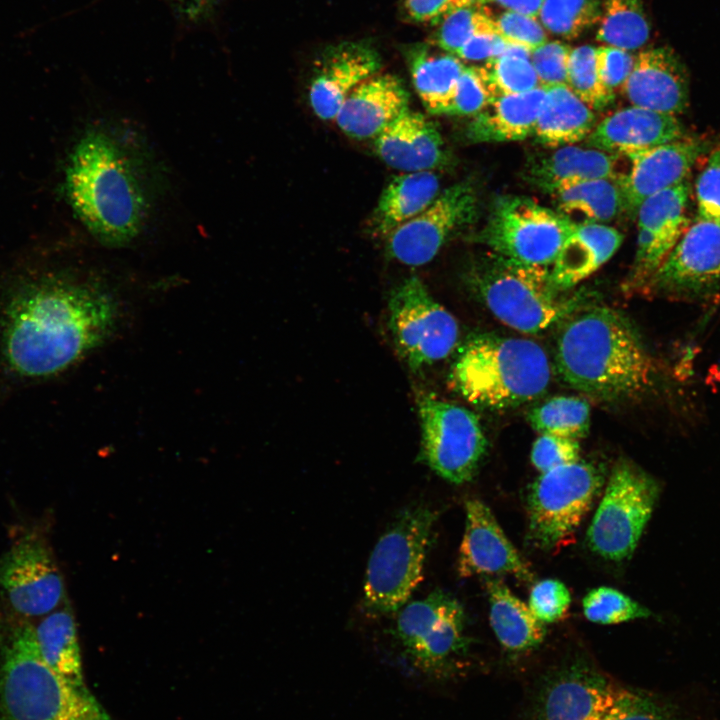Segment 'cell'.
<instances>
[{"instance_id":"obj_49","label":"cell","mask_w":720,"mask_h":720,"mask_svg":"<svg viewBox=\"0 0 720 720\" xmlns=\"http://www.w3.org/2000/svg\"><path fill=\"white\" fill-rule=\"evenodd\" d=\"M635 57L627 50L603 45L596 47V66L601 83L612 95L627 80Z\"/></svg>"},{"instance_id":"obj_29","label":"cell","mask_w":720,"mask_h":720,"mask_svg":"<svg viewBox=\"0 0 720 720\" xmlns=\"http://www.w3.org/2000/svg\"><path fill=\"white\" fill-rule=\"evenodd\" d=\"M615 158L598 149L562 146L534 161L530 180L552 194L577 183L601 178L616 179Z\"/></svg>"},{"instance_id":"obj_44","label":"cell","mask_w":720,"mask_h":720,"mask_svg":"<svg viewBox=\"0 0 720 720\" xmlns=\"http://www.w3.org/2000/svg\"><path fill=\"white\" fill-rule=\"evenodd\" d=\"M570 603V592L561 581L545 579L532 587L528 606L540 622L547 624L564 617Z\"/></svg>"},{"instance_id":"obj_7","label":"cell","mask_w":720,"mask_h":720,"mask_svg":"<svg viewBox=\"0 0 720 720\" xmlns=\"http://www.w3.org/2000/svg\"><path fill=\"white\" fill-rule=\"evenodd\" d=\"M436 512L413 506L402 510L370 555L363 588L365 609L387 614L405 605L422 579Z\"/></svg>"},{"instance_id":"obj_36","label":"cell","mask_w":720,"mask_h":720,"mask_svg":"<svg viewBox=\"0 0 720 720\" xmlns=\"http://www.w3.org/2000/svg\"><path fill=\"white\" fill-rule=\"evenodd\" d=\"M596 39L627 51L646 44L650 25L641 0H601Z\"/></svg>"},{"instance_id":"obj_52","label":"cell","mask_w":720,"mask_h":720,"mask_svg":"<svg viewBox=\"0 0 720 720\" xmlns=\"http://www.w3.org/2000/svg\"><path fill=\"white\" fill-rule=\"evenodd\" d=\"M544 0H477L478 3H493L506 11L520 13L526 16L537 18Z\"/></svg>"},{"instance_id":"obj_32","label":"cell","mask_w":720,"mask_h":720,"mask_svg":"<svg viewBox=\"0 0 720 720\" xmlns=\"http://www.w3.org/2000/svg\"><path fill=\"white\" fill-rule=\"evenodd\" d=\"M490 625L501 645L513 652H525L539 646L545 627L529 606L501 581L487 582Z\"/></svg>"},{"instance_id":"obj_23","label":"cell","mask_w":720,"mask_h":720,"mask_svg":"<svg viewBox=\"0 0 720 720\" xmlns=\"http://www.w3.org/2000/svg\"><path fill=\"white\" fill-rule=\"evenodd\" d=\"M409 93L402 80L377 73L357 86L335 118L339 128L357 140L374 139L408 109Z\"/></svg>"},{"instance_id":"obj_45","label":"cell","mask_w":720,"mask_h":720,"mask_svg":"<svg viewBox=\"0 0 720 720\" xmlns=\"http://www.w3.org/2000/svg\"><path fill=\"white\" fill-rule=\"evenodd\" d=\"M490 99L478 67L465 66L456 82L445 115H476L487 106Z\"/></svg>"},{"instance_id":"obj_3","label":"cell","mask_w":720,"mask_h":720,"mask_svg":"<svg viewBox=\"0 0 720 720\" xmlns=\"http://www.w3.org/2000/svg\"><path fill=\"white\" fill-rule=\"evenodd\" d=\"M558 334L555 367L570 387L603 399H626L651 383L653 364L638 333L619 311L579 309Z\"/></svg>"},{"instance_id":"obj_19","label":"cell","mask_w":720,"mask_h":720,"mask_svg":"<svg viewBox=\"0 0 720 720\" xmlns=\"http://www.w3.org/2000/svg\"><path fill=\"white\" fill-rule=\"evenodd\" d=\"M705 149L694 137L677 140L652 149L625 155L631 162L629 171L617 176L623 206L635 211L648 197L684 181Z\"/></svg>"},{"instance_id":"obj_50","label":"cell","mask_w":720,"mask_h":720,"mask_svg":"<svg viewBox=\"0 0 720 720\" xmlns=\"http://www.w3.org/2000/svg\"><path fill=\"white\" fill-rule=\"evenodd\" d=\"M507 46L508 43L496 32L490 13V19L470 37L456 56L460 60L486 61L503 55Z\"/></svg>"},{"instance_id":"obj_13","label":"cell","mask_w":720,"mask_h":720,"mask_svg":"<svg viewBox=\"0 0 720 720\" xmlns=\"http://www.w3.org/2000/svg\"><path fill=\"white\" fill-rule=\"evenodd\" d=\"M417 407L423 461L448 482L470 481L488 446L477 415L424 393L417 397Z\"/></svg>"},{"instance_id":"obj_46","label":"cell","mask_w":720,"mask_h":720,"mask_svg":"<svg viewBox=\"0 0 720 720\" xmlns=\"http://www.w3.org/2000/svg\"><path fill=\"white\" fill-rule=\"evenodd\" d=\"M580 444L578 440L541 434L533 443L531 462L541 473L576 462L579 460Z\"/></svg>"},{"instance_id":"obj_33","label":"cell","mask_w":720,"mask_h":720,"mask_svg":"<svg viewBox=\"0 0 720 720\" xmlns=\"http://www.w3.org/2000/svg\"><path fill=\"white\" fill-rule=\"evenodd\" d=\"M34 633L48 667L71 685L85 689L76 622L69 604L42 617Z\"/></svg>"},{"instance_id":"obj_51","label":"cell","mask_w":720,"mask_h":720,"mask_svg":"<svg viewBox=\"0 0 720 720\" xmlns=\"http://www.w3.org/2000/svg\"><path fill=\"white\" fill-rule=\"evenodd\" d=\"M477 0H403L406 18L417 24H439L455 10Z\"/></svg>"},{"instance_id":"obj_39","label":"cell","mask_w":720,"mask_h":720,"mask_svg":"<svg viewBox=\"0 0 720 720\" xmlns=\"http://www.w3.org/2000/svg\"><path fill=\"white\" fill-rule=\"evenodd\" d=\"M601 0H544L538 20L545 30L575 38L599 22Z\"/></svg>"},{"instance_id":"obj_8","label":"cell","mask_w":720,"mask_h":720,"mask_svg":"<svg viewBox=\"0 0 720 720\" xmlns=\"http://www.w3.org/2000/svg\"><path fill=\"white\" fill-rule=\"evenodd\" d=\"M660 493L656 479L628 459L612 468L587 531L589 548L610 561L634 552Z\"/></svg>"},{"instance_id":"obj_11","label":"cell","mask_w":720,"mask_h":720,"mask_svg":"<svg viewBox=\"0 0 720 720\" xmlns=\"http://www.w3.org/2000/svg\"><path fill=\"white\" fill-rule=\"evenodd\" d=\"M577 226L530 198L509 196L496 202L481 239L499 256L549 267Z\"/></svg>"},{"instance_id":"obj_9","label":"cell","mask_w":720,"mask_h":720,"mask_svg":"<svg viewBox=\"0 0 720 720\" xmlns=\"http://www.w3.org/2000/svg\"><path fill=\"white\" fill-rule=\"evenodd\" d=\"M394 636L417 672L441 676L467 648L464 609L449 593L435 590L404 606L396 619Z\"/></svg>"},{"instance_id":"obj_2","label":"cell","mask_w":720,"mask_h":720,"mask_svg":"<svg viewBox=\"0 0 720 720\" xmlns=\"http://www.w3.org/2000/svg\"><path fill=\"white\" fill-rule=\"evenodd\" d=\"M144 152L105 126L89 129L73 149L66 194L82 223L105 246L130 244L151 216L154 173Z\"/></svg>"},{"instance_id":"obj_38","label":"cell","mask_w":720,"mask_h":720,"mask_svg":"<svg viewBox=\"0 0 720 720\" xmlns=\"http://www.w3.org/2000/svg\"><path fill=\"white\" fill-rule=\"evenodd\" d=\"M478 71L491 99L529 92L540 86L530 58L524 56L504 54L490 58Z\"/></svg>"},{"instance_id":"obj_15","label":"cell","mask_w":720,"mask_h":720,"mask_svg":"<svg viewBox=\"0 0 720 720\" xmlns=\"http://www.w3.org/2000/svg\"><path fill=\"white\" fill-rule=\"evenodd\" d=\"M477 204L476 191L469 182L443 190L425 210L386 237L388 255L409 266L427 264L452 234L472 223Z\"/></svg>"},{"instance_id":"obj_26","label":"cell","mask_w":720,"mask_h":720,"mask_svg":"<svg viewBox=\"0 0 720 720\" xmlns=\"http://www.w3.org/2000/svg\"><path fill=\"white\" fill-rule=\"evenodd\" d=\"M622 235L604 224H582L565 240L552 267L555 287L564 292L589 277L617 251Z\"/></svg>"},{"instance_id":"obj_47","label":"cell","mask_w":720,"mask_h":720,"mask_svg":"<svg viewBox=\"0 0 720 720\" xmlns=\"http://www.w3.org/2000/svg\"><path fill=\"white\" fill-rule=\"evenodd\" d=\"M571 48L560 41H548L532 50L530 61L542 87L567 84Z\"/></svg>"},{"instance_id":"obj_12","label":"cell","mask_w":720,"mask_h":720,"mask_svg":"<svg viewBox=\"0 0 720 720\" xmlns=\"http://www.w3.org/2000/svg\"><path fill=\"white\" fill-rule=\"evenodd\" d=\"M389 329L401 358L413 371L445 359L455 349L459 326L454 316L411 275L391 292Z\"/></svg>"},{"instance_id":"obj_5","label":"cell","mask_w":720,"mask_h":720,"mask_svg":"<svg viewBox=\"0 0 720 720\" xmlns=\"http://www.w3.org/2000/svg\"><path fill=\"white\" fill-rule=\"evenodd\" d=\"M0 720H111L89 691L43 661L34 627H0Z\"/></svg>"},{"instance_id":"obj_6","label":"cell","mask_w":720,"mask_h":720,"mask_svg":"<svg viewBox=\"0 0 720 720\" xmlns=\"http://www.w3.org/2000/svg\"><path fill=\"white\" fill-rule=\"evenodd\" d=\"M475 263L467 283L491 313L526 334L542 332L577 311L581 295L564 296L550 267L525 265L493 252Z\"/></svg>"},{"instance_id":"obj_1","label":"cell","mask_w":720,"mask_h":720,"mask_svg":"<svg viewBox=\"0 0 720 720\" xmlns=\"http://www.w3.org/2000/svg\"><path fill=\"white\" fill-rule=\"evenodd\" d=\"M116 318L112 296L97 284L57 276L24 280L1 309L4 360L22 377L58 374L102 344Z\"/></svg>"},{"instance_id":"obj_17","label":"cell","mask_w":720,"mask_h":720,"mask_svg":"<svg viewBox=\"0 0 720 720\" xmlns=\"http://www.w3.org/2000/svg\"><path fill=\"white\" fill-rule=\"evenodd\" d=\"M689 185L684 181L662 190L638 207V234L625 291L642 292L685 231Z\"/></svg>"},{"instance_id":"obj_18","label":"cell","mask_w":720,"mask_h":720,"mask_svg":"<svg viewBox=\"0 0 720 720\" xmlns=\"http://www.w3.org/2000/svg\"><path fill=\"white\" fill-rule=\"evenodd\" d=\"M466 522L458 556L462 577L510 574L529 582L533 574L509 541L489 507L479 499L465 503Z\"/></svg>"},{"instance_id":"obj_21","label":"cell","mask_w":720,"mask_h":720,"mask_svg":"<svg viewBox=\"0 0 720 720\" xmlns=\"http://www.w3.org/2000/svg\"><path fill=\"white\" fill-rule=\"evenodd\" d=\"M622 688L593 669L573 667L544 688L535 720H603Z\"/></svg>"},{"instance_id":"obj_41","label":"cell","mask_w":720,"mask_h":720,"mask_svg":"<svg viewBox=\"0 0 720 720\" xmlns=\"http://www.w3.org/2000/svg\"><path fill=\"white\" fill-rule=\"evenodd\" d=\"M582 607L585 617L598 624H618L651 615L649 609L624 593L604 586L589 591Z\"/></svg>"},{"instance_id":"obj_10","label":"cell","mask_w":720,"mask_h":720,"mask_svg":"<svg viewBox=\"0 0 720 720\" xmlns=\"http://www.w3.org/2000/svg\"><path fill=\"white\" fill-rule=\"evenodd\" d=\"M599 466L576 461L542 473L528 495L529 535L541 549H552L579 526L602 488Z\"/></svg>"},{"instance_id":"obj_16","label":"cell","mask_w":720,"mask_h":720,"mask_svg":"<svg viewBox=\"0 0 720 720\" xmlns=\"http://www.w3.org/2000/svg\"><path fill=\"white\" fill-rule=\"evenodd\" d=\"M0 588L24 617H44L62 605L65 587L48 545L28 535L0 559Z\"/></svg>"},{"instance_id":"obj_34","label":"cell","mask_w":720,"mask_h":720,"mask_svg":"<svg viewBox=\"0 0 720 720\" xmlns=\"http://www.w3.org/2000/svg\"><path fill=\"white\" fill-rule=\"evenodd\" d=\"M553 195L557 211L576 225L603 224L624 208L621 190L613 178L583 181Z\"/></svg>"},{"instance_id":"obj_25","label":"cell","mask_w":720,"mask_h":720,"mask_svg":"<svg viewBox=\"0 0 720 720\" xmlns=\"http://www.w3.org/2000/svg\"><path fill=\"white\" fill-rule=\"evenodd\" d=\"M683 137L675 115L630 106L596 124L587 137L594 149L624 155L652 149Z\"/></svg>"},{"instance_id":"obj_20","label":"cell","mask_w":720,"mask_h":720,"mask_svg":"<svg viewBox=\"0 0 720 720\" xmlns=\"http://www.w3.org/2000/svg\"><path fill=\"white\" fill-rule=\"evenodd\" d=\"M380 67V56L366 43L346 41L329 47L317 63L309 87L314 113L323 120H334L350 93Z\"/></svg>"},{"instance_id":"obj_31","label":"cell","mask_w":720,"mask_h":720,"mask_svg":"<svg viewBox=\"0 0 720 720\" xmlns=\"http://www.w3.org/2000/svg\"><path fill=\"white\" fill-rule=\"evenodd\" d=\"M430 43H418L405 50L415 90L426 109L446 114L458 78L465 68L455 55L438 53Z\"/></svg>"},{"instance_id":"obj_37","label":"cell","mask_w":720,"mask_h":720,"mask_svg":"<svg viewBox=\"0 0 720 720\" xmlns=\"http://www.w3.org/2000/svg\"><path fill=\"white\" fill-rule=\"evenodd\" d=\"M528 421L541 434L580 439L588 434L590 406L574 396H556L537 405L528 413Z\"/></svg>"},{"instance_id":"obj_27","label":"cell","mask_w":720,"mask_h":720,"mask_svg":"<svg viewBox=\"0 0 720 720\" xmlns=\"http://www.w3.org/2000/svg\"><path fill=\"white\" fill-rule=\"evenodd\" d=\"M544 97L545 88L539 86L529 92L492 98L473 116L466 129L467 138L473 143H491L533 135Z\"/></svg>"},{"instance_id":"obj_28","label":"cell","mask_w":720,"mask_h":720,"mask_svg":"<svg viewBox=\"0 0 720 720\" xmlns=\"http://www.w3.org/2000/svg\"><path fill=\"white\" fill-rule=\"evenodd\" d=\"M533 135L540 144L557 148L580 142L595 127L594 111L567 84L546 86Z\"/></svg>"},{"instance_id":"obj_14","label":"cell","mask_w":720,"mask_h":720,"mask_svg":"<svg viewBox=\"0 0 720 720\" xmlns=\"http://www.w3.org/2000/svg\"><path fill=\"white\" fill-rule=\"evenodd\" d=\"M720 292V221L697 217L685 229L643 293L678 301Z\"/></svg>"},{"instance_id":"obj_42","label":"cell","mask_w":720,"mask_h":720,"mask_svg":"<svg viewBox=\"0 0 720 720\" xmlns=\"http://www.w3.org/2000/svg\"><path fill=\"white\" fill-rule=\"evenodd\" d=\"M490 13L478 2L459 8L438 24L428 43L456 56L470 37L490 19Z\"/></svg>"},{"instance_id":"obj_4","label":"cell","mask_w":720,"mask_h":720,"mask_svg":"<svg viewBox=\"0 0 720 720\" xmlns=\"http://www.w3.org/2000/svg\"><path fill=\"white\" fill-rule=\"evenodd\" d=\"M545 350L524 338L479 334L458 349L450 386L469 403L490 410L513 408L540 397L549 386Z\"/></svg>"},{"instance_id":"obj_40","label":"cell","mask_w":720,"mask_h":720,"mask_svg":"<svg viewBox=\"0 0 720 720\" xmlns=\"http://www.w3.org/2000/svg\"><path fill=\"white\" fill-rule=\"evenodd\" d=\"M567 85L593 111L606 107L614 98L601 83L596 66V47L591 45L571 50Z\"/></svg>"},{"instance_id":"obj_22","label":"cell","mask_w":720,"mask_h":720,"mask_svg":"<svg viewBox=\"0 0 720 720\" xmlns=\"http://www.w3.org/2000/svg\"><path fill=\"white\" fill-rule=\"evenodd\" d=\"M621 90L633 106L676 116L688 103V73L671 48L647 49L635 57Z\"/></svg>"},{"instance_id":"obj_35","label":"cell","mask_w":720,"mask_h":720,"mask_svg":"<svg viewBox=\"0 0 720 720\" xmlns=\"http://www.w3.org/2000/svg\"><path fill=\"white\" fill-rule=\"evenodd\" d=\"M603 720H712L687 696L622 688Z\"/></svg>"},{"instance_id":"obj_48","label":"cell","mask_w":720,"mask_h":720,"mask_svg":"<svg viewBox=\"0 0 720 720\" xmlns=\"http://www.w3.org/2000/svg\"><path fill=\"white\" fill-rule=\"evenodd\" d=\"M698 216L720 221V143L709 154L696 182Z\"/></svg>"},{"instance_id":"obj_24","label":"cell","mask_w":720,"mask_h":720,"mask_svg":"<svg viewBox=\"0 0 720 720\" xmlns=\"http://www.w3.org/2000/svg\"><path fill=\"white\" fill-rule=\"evenodd\" d=\"M373 142L378 157L402 173L432 171L446 161L444 142L437 126L409 108Z\"/></svg>"},{"instance_id":"obj_43","label":"cell","mask_w":720,"mask_h":720,"mask_svg":"<svg viewBox=\"0 0 720 720\" xmlns=\"http://www.w3.org/2000/svg\"><path fill=\"white\" fill-rule=\"evenodd\" d=\"M496 32L507 43L522 46L530 52L548 42L546 30L537 18L512 11L491 13Z\"/></svg>"},{"instance_id":"obj_30","label":"cell","mask_w":720,"mask_h":720,"mask_svg":"<svg viewBox=\"0 0 720 720\" xmlns=\"http://www.w3.org/2000/svg\"><path fill=\"white\" fill-rule=\"evenodd\" d=\"M432 171L402 173L384 188L371 217L376 236L387 237L397 227L425 210L439 194Z\"/></svg>"}]
</instances>
